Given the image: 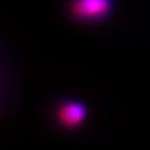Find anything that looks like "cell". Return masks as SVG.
Here are the masks:
<instances>
[{
	"label": "cell",
	"mask_w": 150,
	"mask_h": 150,
	"mask_svg": "<svg viewBox=\"0 0 150 150\" xmlns=\"http://www.w3.org/2000/svg\"><path fill=\"white\" fill-rule=\"evenodd\" d=\"M88 117V108L85 103L77 100H67L61 103L57 109V120L66 128H77L80 127Z\"/></svg>",
	"instance_id": "cell-2"
},
{
	"label": "cell",
	"mask_w": 150,
	"mask_h": 150,
	"mask_svg": "<svg viewBox=\"0 0 150 150\" xmlns=\"http://www.w3.org/2000/svg\"><path fill=\"white\" fill-rule=\"evenodd\" d=\"M112 10V0H71L70 16L80 22H98L108 18Z\"/></svg>",
	"instance_id": "cell-1"
}]
</instances>
